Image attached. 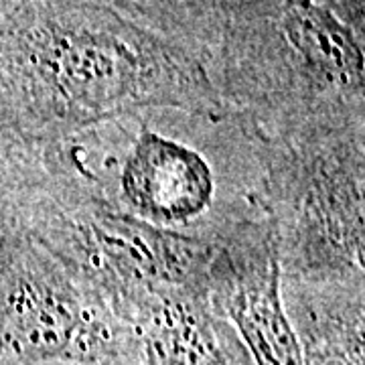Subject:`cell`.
<instances>
[{"label": "cell", "mask_w": 365, "mask_h": 365, "mask_svg": "<svg viewBox=\"0 0 365 365\" xmlns=\"http://www.w3.org/2000/svg\"><path fill=\"white\" fill-rule=\"evenodd\" d=\"M47 181L160 230L222 246L264 222L262 138L232 112L108 120L43 146Z\"/></svg>", "instance_id": "1"}, {"label": "cell", "mask_w": 365, "mask_h": 365, "mask_svg": "<svg viewBox=\"0 0 365 365\" xmlns=\"http://www.w3.org/2000/svg\"><path fill=\"white\" fill-rule=\"evenodd\" d=\"M0 81L39 146L144 110L225 112L195 53L88 2L26 9L0 37Z\"/></svg>", "instance_id": "2"}, {"label": "cell", "mask_w": 365, "mask_h": 365, "mask_svg": "<svg viewBox=\"0 0 365 365\" xmlns=\"http://www.w3.org/2000/svg\"><path fill=\"white\" fill-rule=\"evenodd\" d=\"M222 63L223 108L260 138L365 116L361 29L333 0H240Z\"/></svg>", "instance_id": "3"}, {"label": "cell", "mask_w": 365, "mask_h": 365, "mask_svg": "<svg viewBox=\"0 0 365 365\" xmlns=\"http://www.w3.org/2000/svg\"><path fill=\"white\" fill-rule=\"evenodd\" d=\"M262 160L280 280L365 278V116L262 138Z\"/></svg>", "instance_id": "4"}, {"label": "cell", "mask_w": 365, "mask_h": 365, "mask_svg": "<svg viewBox=\"0 0 365 365\" xmlns=\"http://www.w3.org/2000/svg\"><path fill=\"white\" fill-rule=\"evenodd\" d=\"M0 365H130L124 321L25 223L0 225Z\"/></svg>", "instance_id": "5"}, {"label": "cell", "mask_w": 365, "mask_h": 365, "mask_svg": "<svg viewBox=\"0 0 365 365\" xmlns=\"http://www.w3.org/2000/svg\"><path fill=\"white\" fill-rule=\"evenodd\" d=\"M23 223L114 311L157 290L209 288L215 244L160 230L47 179Z\"/></svg>", "instance_id": "6"}, {"label": "cell", "mask_w": 365, "mask_h": 365, "mask_svg": "<svg viewBox=\"0 0 365 365\" xmlns=\"http://www.w3.org/2000/svg\"><path fill=\"white\" fill-rule=\"evenodd\" d=\"M209 299L230 321L254 365H304L280 294V268L268 220L217 246Z\"/></svg>", "instance_id": "7"}, {"label": "cell", "mask_w": 365, "mask_h": 365, "mask_svg": "<svg viewBox=\"0 0 365 365\" xmlns=\"http://www.w3.org/2000/svg\"><path fill=\"white\" fill-rule=\"evenodd\" d=\"M130 365H254L209 288L157 290L120 304Z\"/></svg>", "instance_id": "8"}, {"label": "cell", "mask_w": 365, "mask_h": 365, "mask_svg": "<svg viewBox=\"0 0 365 365\" xmlns=\"http://www.w3.org/2000/svg\"><path fill=\"white\" fill-rule=\"evenodd\" d=\"M304 365H365V278L280 280Z\"/></svg>", "instance_id": "9"}, {"label": "cell", "mask_w": 365, "mask_h": 365, "mask_svg": "<svg viewBox=\"0 0 365 365\" xmlns=\"http://www.w3.org/2000/svg\"><path fill=\"white\" fill-rule=\"evenodd\" d=\"M43 182V146L21 128L0 81V225L23 223Z\"/></svg>", "instance_id": "10"}]
</instances>
